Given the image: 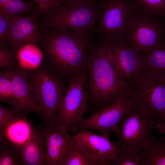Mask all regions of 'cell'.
<instances>
[{
  "label": "cell",
  "mask_w": 165,
  "mask_h": 165,
  "mask_svg": "<svg viewBox=\"0 0 165 165\" xmlns=\"http://www.w3.org/2000/svg\"><path fill=\"white\" fill-rule=\"evenodd\" d=\"M16 50L8 49L0 45V67L1 68L10 70L19 68L17 57Z\"/></svg>",
  "instance_id": "cell-26"
},
{
  "label": "cell",
  "mask_w": 165,
  "mask_h": 165,
  "mask_svg": "<svg viewBox=\"0 0 165 165\" xmlns=\"http://www.w3.org/2000/svg\"><path fill=\"white\" fill-rule=\"evenodd\" d=\"M165 21L156 17L134 12L123 37L139 53L148 51L165 39Z\"/></svg>",
  "instance_id": "cell-9"
},
{
  "label": "cell",
  "mask_w": 165,
  "mask_h": 165,
  "mask_svg": "<svg viewBox=\"0 0 165 165\" xmlns=\"http://www.w3.org/2000/svg\"><path fill=\"white\" fill-rule=\"evenodd\" d=\"M16 55L19 68L27 71L39 67L44 59L43 51L33 44L24 45L17 50Z\"/></svg>",
  "instance_id": "cell-20"
},
{
  "label": "cell",
  "mask_w": 165,
  "mask_h": 165,
  "mask_svg": "<svg viewBox=\"0 0 165 165\" xmlns=\"http://www.w3.org/2000/svg\"><path fill=\"white\" fill-rule=\"evenodd\" d=\"M37 14H25L9 16V33L8 44L17 51L27 44L42 46L44 29L39 24Z\"/></svg>",
  "instance_id": "cell-13"
},
{
  "label": "cell",
  "mask_w": 165,
  "mask_h": 165,
  "mask_svg": "<svg viewBox=\"0 0 165 165\" xmlns=\"http://www.w3.org/2000/svg\"><path fill=\"white\" fill-rule=\"evenodd\" d=\"M153 128H157L158 131L164 134L165 135V122L160 121L158 122H156L153 120L151 121Z\"/></svg>",
  "instance_id": "cell-32"
},
{
  "label": "cell",
  "mask_w": 165,
  "mask_h": 165,
  "mask_svg": "<svg viewBox=\"0 0 165 165\" xmlns=\"http://www.w3.org/2000/svg\"><path fill=\"white\" fill-rule=\"evenodd\" d=\"M33 0L25 2L22 0H0V12L8 16L23 14L40 13L38 6Z\"/></svg>",
  "instance_id": "cell-21"
},
{
  "label": "cell",
  "mask_w": 165,
  "mask_h": 165,
  "mask_svg": "<svg viewBox=\"0 0 165 165\" xmlns=\"http://www.w3.org/2000/svg\"><path fill=\"white\" fill-rule=\"evenodd\" d=\"M86 69L89 101L95 106L99 108L110 103L131 88L119 74L98 40L88 54Z\"/></svg>",
  "instance_id": "cell-2"
},
{
  "label": "cell",
  "mask_w": 165,
  "mask_h": 165,
  "mask_svg": "<svg viewBox=\"0 0 165 165\" xmlns=\"http://www.w3.org/2000/svg\"><path fill=\"white\" fill-rule=\"evenodd\" d=\"M134 13L130 0H104L96 30L98 40L103 44L123 38L127 33Z\"/></svg>",
  "instance_id": "cell-8"
},
{
  "label": "cell",
  "mask_w": 165,
  "mask_h": 165,
  "mask_svg": "<svg viewBox=\"0 0 165 165\" xmlns=\"http://www.w3.org/2000/svg\"><path fill=\"white\" fill-rule=\"evenodd\" d=\"M164 35H165V29L164 30Z\"/></svg>",
  "instance_id": "cell-34"
},
{
  "label": "cell",
  "mask_w": 165,
  "mask_h": 165,
  "mask_svg": "<svg viewBox=\"0 0 165 165\" xmlns=\"http://www.w3.org/2000/svg\"><path fill=\"white\" fill-rule=\"evenodd\" d=\"M0 72L11 80L18 110L23 113L34 112L43 119V114L34 97L27 71L18 68L10 70L1 68Z\"/></svg>",
  "instance_id": "cell-14"
},
{
  "label": "cell",
  "mask_w": 165,
  "mask_h": 165,
  "mask_svg": "<svg viewBox=\"0 0 165 165\" xmlns=\"http://www.w3.org/2000/svg\"><path fill=\"white\" fill-rule=\"evenodd\" d=\"M46 148L44 164L61 165L64 158L72 142L67 130L56 125L45 124L42 128Z\"/></svg>",
  "instance_id": "cell-15"
},
{
  "label": "cell",
  "mask_w": 165,
  "mask_h": 165,
  "mask_svg": "<svg viewBox=\"0 0 165 165\" xmlns=\"http://www.w3.org/2000/svg\"><path fill=\"white\" fill-rule=\"evenodd\" d=\"M138 154L140 165H165V135L148 140Z\"/></svg>",
  "instance_id": "cell-18"
},
{
  "label": "cell",
  "mask_w": 165,
  "mask_h": 165,
  "mask_svg": "<svg viewBox=\"0 0 165 165\" xmlns=\"http://www.w3.org/2000/svg\"><path fill=\"white\" fill-rule=\"evenodd\" d=\"M134 12L152 15L165 21V0H130Z\"/></svg>",
  "instance_id": "cell-22"
},
{
  "label": "cell",
  "mask_w": 165,
  "mask_h": 165,
  "mask_svg": "<svg viewBox=\"0 0 165 165\" xmlns=\"http://www.w3.org/2000/svg\"><path fill=\"white\" fill-rule=\"evenodd\" d=\"M24 113L20 112L13 107H6L0 105V129L15 118L22 115Z\"/></svg>",
  "instance_id": "cell-28"
},
{
  "label": "cell",
  "mask_w": 165,
  "mask_h": 165,
  "mask_svg": "<svg viewBox=\"0 0 165 165\" xmlns=\"http://www.w3.org/2000/svg\"><path fill=\"white\" fill-rule=\"evenodd\" d=\"M35 98L45 125H56L57 108L67 88L61 79L45 65L27 71Z\"/></svg>",
  "instance_id": "cell-4"
},
{
  "label": "cell",
  "mask_w": 165,
  "mask_h": 165,
  "mask_svg": "<svg viewBox=\"0 0 165 165\" xmlns=\"http://www.w3.org/2000/svg\"><path fill=\"white\" fill-rule=\"evenodd\" d=\"M102 0H65L64 2L73 5H95L99 4Z\"/></svg>",
  "instance_id": "cell-31"
},
{
  "label": "cell",
  "mask_w": 165,
  "mask_h": 165,
  "mask_svg": "<svg viewBox=\"0 0 165 165\" xmlns=\"http://www.w3.org/2000/svg\"><path fill=\"white\" fill-rule=\"evenodd\" d=\"M72 142L97 165H111L119 155L126 151L117 141H112L109 135H99L86 129L72 136Z\"/></svg>",
  "instance_id": "cell-12"
},
{
  "label": "cell",
  "mask_w": 165,
  "mask_h": 165,
  "mask_svg": "<svg viewBox=\"0 0 165 165\" xmlns=\"http://www.w3.org/2000/svg\"><path fill=\"white\" fill-rule=\"evenodd\" d=\"M138 105L151 114L152 120H165V76L144 73L132 88Z\"/></svg>",
  "instance_id": "cell-11"
},
{
  "label": "cell",
  "mask_w": 165,
  "mask_h": 165,
  "mask_svg": "<svg viewBox=\"0 0 165 165\" xmlns=\"http://www.w3.org/2000/svg\"><path fill=\"white\" fill-rule=\"evenodd\" d=\"M65 0H35L38 4L40 13L46 14L53 10Z\"/></svg>",
  "instance_id": "cell-30"
},
{
  "label": "cell",
  "mask_w": 165,
  "mask_h": 165,
  "mask_svg": "<svg viewBox=\"0 0 165 165\" xmlns=\"http://www.w3.org/2000/svg\"><path fill=\"white\" fill-rule=\"evenodd\" d=\"M9 33V16L0 12V45L5 46L8 43Z\"/></svg>",
  "instance_id": "cell-29"
},
{
  "label": "cell",
  "mask_w": 165,
  "mask_h": 165,
  "mask_svg": "<svg viewBox=\"0 0 165 165\" xmlns=\"http://www.w3.org/2000/svg\"><path fill=\"white\" fill-rule=\"evenodd\" d=\"M101 43L108 58L120 76L130 87H134L144 74L141 67L140 53L124 38Z\"/></svg>",
  "instance_id": "cell-10"
},
{
  "label": "cell",
  "mask_w": 165,
  "mask_h": 165,
  "mask_svg": "<svg viewBox=\"0 0 165 165\" xmlns=\"http://www.w3.org/2000/svg\"><path fill=\"white\" fill-rule=\"evenodd\" d=\"M138 105L134 92L130 88L123 92L110 103L99 107L88 117H83L78 128L97 131L101 134L109 135L114 131L126 114Z\"/></svg>",
  "instance_id": "cell-7"
},
{
  "label": "cell",
  "mask_w": 165,
  "mask_h": 165,
  "mask_svg": "<svg viewBox=\"0 0 165 165\" xmlns=\"http://www.w3.org/2000/svg\"><path fill=\"white\" fill-rule=\"evenodd\" d=\"M97 40L96 31L82 34L64 29L44 30L41 47L45 65L68 78L84 73L88 54Z\"/></svg>",
  "instance_id": "cell-1"
},
{
  "label": "cell",
  "mask_w": 165,
  "mask_h": 165,
  "mask_svg": "<svg viewBox=\"0 0 165 165\" xmlns=\"http://www.w3.org/2000/svg\"><path fill=\"white\" fill-rule=\"evenodd\" d=\"M141 162L138 154L126 152L118 155L111 165H140Z\"/></svg>",
  "instance_id": "cell-27"
},
{
  "label": "cell",
  "mask_w": 165,
  "mask_h": 165,
  "mask_svg": "<svg viewBox=\"0 0 165 165\" xmlns=\"http://www.w3.org/2000/svg\"><path fill=\"white\" fill-rule=\"evenodd\" d=\"M115 0H109L108 1V2L109 4H111L112 2Z\"/></svg>",
  "instance_id": "cell-33"
},
{
  "label": "cell",
  "mask_w": 165,
  "mask_h": 165,
  "mask_svg": "<svg viewBox=\"0 0 165 165\" xmlns=\"http://www.w3.org/2000/svg\"><path fill=\"white\" fill-rule=\"evenodd\" d=\"M140 53L144 73L165 76V39L152 49Z\"/></svg>",
  "instance_id": "cell-17"
},
{
  "label": "cell",
  "mask_w": 165,
  "mask_h": 165,
  "mask_svg": "<svg viewBox=\"0 0 165 165\" xmlns=\"http://www.w3.org/2000/svg\"><path fill=\"white\" fill-rule=\"evenodd\" d=\"M61 165H97L96 163L74 144L68 150Z\"/></svg>",
  "instance_id": "cell-24"
},
{
  "label": "cell",
  "mask_w": 165,
  "mask_h": 165,
  "mask_svg": "<svg viewBox=\"0 0 165 165\" xmlns=\"http://www.w3.org/2000/svg\"><path fill=\"white\" fill-rule=\"evenodd\" d=\"M0 100L18 109L17 101L13 92L11 79L0 72Z\"/></svg>",
  "instance_id": "cell-25"
},
{
  "label": "cell",
  "mask_w": 165,
  "mask_h": 165,
  "mask_svg": "<svg viewBox=\"0 0 165 165\" xmlns=\"http://www.w3.org/2000/svg\"><path fill=\"white\" fill-rule=\"evenodd\" d=\"M87 77L86 72L70 77L68 86L62 96L57 111L56 126L74 132L78 131V126L83 116L87 111L89 101L85 91V84Z\"/></svg>",
  "instance_id": "cell-5"
},
{
  "label": "cell",
  "mask_w": 165,
  "mask_h": 165,
  "mask_svg": "<svg viewBox=\"0 0 165 165\" xmlns=\"http://www.w3.org/2000/svg\"></svg>",
  "instance_id": "cell-36"
},
{
  "label": "cell",
  "mask_w": 165,
  "mask_h": 165,
  "mask_svg": "<svg viewBox=\"0 0 165 165\" xmlns=\"http://www.w3.org/2000/svg\"><path fill=\"white\" fill-rule=\"evenodd\" d=\"M103 0L95 5H73L64 2L45 14L44 30L64 29L82 34L96 31Z\"/></svg>",
  "instance_id": "cell-3"
},
{
  "label": "cell",
  "mask_w": 165,
  "mask_h": 165,
  "mask_svg": "<svg viewBox=\"0 0 165 165\" xmlns=\"http://www.w3.org/2000/svg\"><path fill=\"white\" fill-rule=\"evenodd\" d=\"M24 115L15 118L0 129V138L19 152L33 137L37 130Z\"/></svg>",
  "instance_id": "cell-16"
},
{
  "label": "cell",
  "mask_w": 165,
  "mask_h": 165,
  "mask_svg": "<svg viewBox=\"0 0 165 165\" xmlns=\"http://www.w3.org/2000/svg\"><path fill=\"white\" fill-rule=\"evenodd\" d=\"M24 165L20 152L0 138V165Z\"/></svg>",
  "instance_id": "cell-23"
},
{
  "label": "cell",
  "mask_w": 165,
  "mask_h": 165,
  "mask_svg": "<svg viewBox=\"0 0 165 165\" xmlns=\"http://www.w3.org/2000/svg\"><path fill=\"white\" fill-rule=\"evenodd\" d=\"M44 135L42 130H37L33 137L22 148L20 152L24 165L44 164Z\"/></svg>",
  "instance_id": "cell-19"
},
{
  "label": "cell",
  "mask_w": 165,
  "mask_h": 165,
  "mask_svg": "<svg viewBox=\"0 0 165 165\" xmlns=\"http://www.w3.org/2000/svg\"><path fill=\"white\" fill-rule=\"evenodd\" d=\"M34 1H35V0H33Z\"/></svg>",
  "instance_id": "cell-35"
},
{
  "label": "cell",
  "mask_w": 165,
  "mask_h": 165,
  "mask_svg": "<svg viewBox=\"0 0 165 165\" xmlns=\"http://www.w3.org/2000/svg\"><path fill=\"white\" fill-rule=\"evenodd\" d=\"M152 116L142 106L138 105L124 116L113 132L117 136V141L126 151L138 153L143 144L155 137Z\"/></svg>",
  "instance_id": "cell-6"
}]
</instances>
